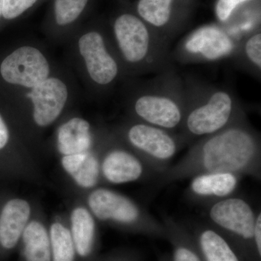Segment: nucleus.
Masks as SVG:
<instances>
[{
    "label": "nucleus",
    "mask_w": 261,
    "mask_h": 261,
    "mask_svg": "<svg viewBox=\"0 0 261 261\" xmlns=\"http://www.w3.org/2000/svg\"><path fill=\"white\" fill-rule=\"evenodd\" d=\"M213 173H231L260 180V135L250 124L246 113L223 129L196 141L187 154L157 180L163 186Z\"/></svg>",
    "instance_id": "f257e3e1"
},
{
    "label": "nucleus",
    "mask_w": 261,
    "mask_h": 261,
    "mask_svg": "<svg viewBox=\"0 0 261 261\" xmlns=\"http://www.w3.org/2000/svg\"><path fill=\"white\" fill-rule=\"evenodd\" d=\"M126 80L161 73L173 67L169 41L137 14L117 15L108 30Z\"/></svg>",
    "instance_id": "f03ea898"
},
{
    "label": "nucleus",
    "mask_w": 261,
    "mask_h": 261,
    "mask_svg": "<svg viewBox=\"0 0 261 261\" xmlns=\"http://www.w3.org/2000/svg\"><path fill=\"white\" fill-rule=\"evenodd\" d=\"M155 75L128 89V111L136 121L178 133L186 112L185 80L173 66Z\"/></svg>",
    "instance_id": "7ed1b4c3"
},
{
    "label": "nucleus",
    "mask_w": 261,
    "mask_h": 261,
    "mask_svg": "<svg viewBox=\"0 0 261 261\" xmlns=\"http://www.w3.org/2000/svg\"><path fill=\"white\" fill-rule=\"evenodd\" d=\"M186 112L178 134L190 145L231 124L245 112L231 89L187 79Z\"/></svg>",
    "instance_id": "20e7f679"
},
{
    "label": "nucleus",
    "mask_w": 261,
    "mask_h": 261,
    "mask_svg": "<svg viewBox=\"0 0 261 261\" xmlns=\"http://www.w3.org/2000/svg\"><path fill=\"white\" fill-rule=\"evenodd\" d=\"M68 42L72 64L92 94L104 95L126 80L108 30L96 25L78 29Z\"/></svg>",
    "instance_id": "39448f33"
},
{
    "label": "nucleus",
    "mask_w": 261,
    "mask_h": 261,
    "mask_svg": "<svg viewBox=\"0 0 261 261\" xmlns=\"http://www.w3.org/2000/svg\"><path fill=\"white\" fill-rule=\"evenodd\" d=\"M121 135L128 148L157 177L170 167L171 159L185 145L178 133L136 120L123 126Z\"/></svg>",
    "instance_id": "423d86ee"
},
{
    "label": "nucleus",
    "mask_w": 261,
    "mask_h": 261,
    "mask_svg": "<svg viewBox=\"0 0 261 261\" xmlns=\"http://www.w3.org/2000/svg\"><path fill=\"white\" fill-rule=\"evenodd\" d=\"M20 94L23 104L30 109L36 126L46 128L54 123L75 99L76 87L69 72L58 67L47 80Z\"/></svg>",
    "instance_id": "0eeeda50"
},
{
    "label": "nucleus",
    "mask_w": 261,
    "mask_h": 261,
    "mask_svg": "<svg viewBox=\"0 0 261 261\" xmlns=\"http://www.w3.org/2000/svg\"><path fill=\"white\" fill-rule=\"evenodd\" d=\"M58 67L42 46L25 42L5 57L0 64V75L20 92L47 80Z\"/></svg>",
    "instance_id": "6e6552de"
},
{
    "label": "nucleus",
    "mask_w": 261,
    "mask_h": 261,
    "mask_svg": "<svg viewBox=\"0 0 261 261\" xmlns=\"http://www.w3.org/2000/svg\"><path fill=\"white\" fill-rule=\"evenodd\" d=\"M88 204L98 219L154 234L167 233L166 226L126 196L99 188L89 196Z\"/></svg>",
    "instance_id": "1a4fd4ad"
},
{
    "label": "nucleus",
    "mask_w": 261,
    "mask_h": 261,
    "mask_svg": "<svg viewBox=\"0 0 261 261\" xmlns=\"http://www.w3.org/2000/svg\"><path fill=\"white\" fill-rule=\"evenodd\" d=\"M211 222L221 231L244 241H253L256 214L250 204L240 197H229L211 205Z\"/></svg>",
    "instance_id": "9d476101"
},
{
    "label": "nucleus",
    "mask_w": 261,
    "mask_h": 261,
    "mask_svg": "<svg viewBox=\"0 0 261 261\" xmlns=\"http://www.w3.org/2000/svg\"><path fill=\"white\" fill-rule=\"evenodd\" d=\"M100 171L108 182L115 185L138 181L154 175L135 152L121 147L108 149L101 163Z\"/></svg>",
    "instance_id": "9b49d317"
},
{
    "label": "nucleus",
    "mask_w": 261,
    "mask_h": 261,
    "mask_svg": "<svg viewBox=\"0 0 261 261\" xmlns=\"http://www.w3.org/2000/svg\"><path fill=\"white\" fill-rule=\"evenodd\" d=\"M91 0H53L46 34L53 42L68 41L89 10Z\"/></svg>",
    "instance_id": "f8f14e48"
},
{
    "label": "nucleus",
    "mask_w": 261,
    "mask_h": 261,
    "mask_svg": "<svg viewBox=\"0 0 261 261\" xmlns=\"http://www.w3.org/2000/svg\"><path fill=\"white\" fill-rule=\"evenodd\" d=\"M240 178L231 173L197 175L192 177L187 194L192 200L214 203L231 197L238 188Z\"/></svg>",
    "instance_id": "ddd939ff"
},
{
    "label": "nucleus",
    "mask_w": 261,
    "mask_h": 261,
    "mask_svg": "<svg viewBox=\"0 0 261 261\" xmlns=\"http://www.w3.org/2000/svg\"><path fill=\"white\" fill-rule=\"evenodd\" d=\"M176 11V0H139L136 5V14L169 42L178 29Z\"/></svg>",
    "instance_id": "4468645a"
},
{
    "label": "nucleus",
    "mask_w": 261,
    "mask_h": 261,
    "mask_svg": "<svg viewBox=\"0 0 261 261\" xmlns=\"http://www.w3.org/2000/svg\"><path fill=\"white\" fill-rule=\"evenodd\" d=\"M30 205L21 199L7 202L0 215V247L5 251L18 245L30 216Z\"/></svg>",
    "instance_id": "2eb2a0df"
},
{
    "label": "nucleus",
    "mask_w": 261,
    "mask_h": 261,
    "mask_svg": "<svg viewBox=\"0 0 261 261\" xmlns=\"http://www.w3.org/2000/svg\"><path fill=\"white\" fill-rule=\"evenodd\" d=\"M56 142L58 151L63 156L92 150V126L82 117H72L58 128Z\"/></svg>",
    "instance_id": "dca6fc26"
},
{
    "label": "nucleus",
    "mask_w": 261,
    "mask_h": 261,
    "mask_svg": "<svg viewBox=\"0 0 261 261\" xmlns=\"http://www.w3.org/2000/svg\"><path fill=\"white\" fill-rule=\"evenodd\" d=\"M62 166L79 186L85 189L97 185L100 173V163L93 151L63 156Z\"/></svg>",
    "instance_id": "f3484780"
},
{
    "label": "nucleus",
    "mask_w": 261,
    "mask_h": 261,
    "mask_svg": "<svg viewBox=\"0 0 261 261\" xmlns=\"http://www.w3.org/2000/svg\"><path fill=\"white\" fill-rule=\"evenodd\" d=\"M70 233L78 257L82 260L90 258L96 242V227L93 217L84 207H77L70 218Z\"/></svg>",
    "instance_id": "a211bd4d"
},
{
    "label": "nucleus",
    "mask_w": 261,
    "mask_h": 261,
    "mask_svg": "<svg viewBox=\"0 0 261 261\" xmlns=\"http://www.w3.org/2000/svg\"><path fill=\"white\" fill-rule=\"evenodd\" d=\"M20 241L23 261H51L49 234L42 223H28Z\"/></svg>",
    "instance_id": "6ab92c4d"
},
{
    "label": "nucleus",
    "mask_w": 261,
    "mask_h": 261,
    "mask_svg": "<svg viewBox=\"0 0 261 261\" xmlns=\"http://www.w3.org/2000/svg\"><path fill=\"white\" fill-rule=\"evenodd\" d=\"M233 61L241 69L260 78L261 32H252L238 43L233 53Z\"/></svg>",
    "instance_id": "aec40b11"
},
{
    "label": "nucleus",
    "mask_w": 261,
    "mask_h": 261,
    "mask_svg": "<svg viewBox=\"0 0 261 261\" xmlns=\"http://www.w3.org/2000/svg\"><path fill=\"white\" fill-rule=\"evenodd\" d=\"M198 240L205 261H240L229 244L216 230L204 228Z\"/></svg>",
    "instance_id": "412c9836"
},
{
    "label": "nucleus",
    "mask_w": 261,
    "mask_h": 261,
    "mask_svg": "<svg viewBox=\"0 0 261 261\" xmlns=\"http://www.w3.org/2000/svg\"><path fill=\"white\" fill-rule=\"evenodd\" d=\"M51 261H75L78 255L71 233L61 223H55L49 230Z\"/></svg>",
    "instance_id": "4be33fe9"
},
{
    "label": "nucleus",
    "mask_w": 261,
    "mask_h": 261,
    "mask_svg": "<svg viewBox=\"0 0 261 261\" xmlns=\"http://www.w3.org/2000/svg\"><path fill=\"white\" fill-rule=\"evenodd\" d=\"M42 0H3V18L13 20L24 16Z\"/></svg>",
    "instance_id": "5701e85b"
},
{
    "label": "nucleus",
    "mask_w": 261,
    "mask_h": 261,
    "mask_svg": "<svg viewBox=\"0 0 261 261\" xmlns=\"http://www.w3.org/2000/svg\"><path fill=\"white\" fill-rule=\"evenodd\" d=\"M250 0H218L216 13L220 21L225 22L231 17L238 6Z\"/></svg>",
    "instance_id": "b1692460"
},
{
    "label": "nucleus",
    "mask_w": 261,
    "mask_h": 261,
    "mask_svg": "<svg viewBox=\"0 0 261 261\" xmlns=\"http://www.w3.org/2000/svg\"><path fill=\"white\" fill-rule=\"evenodd\" d=\"M174 261H201L195 250L185 244H178L175 247L173 253Z\"/></svg>",
    "instance_id": "393cba45"
},
{
    "label": "nucleus",
    "mask_w": 261,
    "mask_h": 261,
    "mask_svg": "<svg viewBox=\"0 0 261 261\" xmlns=\"http://www.w3.org/2000/svg\"><path fill=\"white\" fill-rule=\"evenodd\" d=\"M254 240L255 247L259 256L261 255V214L260 212L256 214L255 219V229H254Z\"/></svg>",
    "instance_id": "a878e982"
},
{
    "label": "nucleus",
    "mask_w": 261,
    "mask_h": 261,
    "mask_svg": "<svg viewBox=\"0 0 261 261\" xmlns=\"http://www.w3.org/2000/svg\"><path fill=\"white\" fill-rule=\"evenodd\" d=\"M10 133L3 117L0 115V149L4 148L9 142Z\"/></svg>",
    "instance_id": "bb28decb"
},
{
    "label": "nucleus",
    "mask_w": 261,
    "mask_h": 261,
    "mask_svg": "<svg viewBox=\"0 0 261 261\" xmlns=\"http://www.w3.org/2000/svg\"><path fill=\"white\" fill-rule=\"evenodd\" d=\"M3 0H0V18L3 17Z\"/></svg>",
    "instance_id": "cd10ccee"
}]
</instances>
